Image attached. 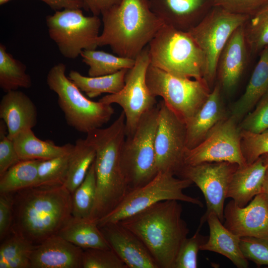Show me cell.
I'll use <instances>...</instances> for the list:
<instances>
[{"instance_id":"16","label":"cell","mask_w":268,"mask_h":268,"mask_svg":"<svg viewBox=\"0 0 268 268\" xmlns=\"http://www.w3.org/2000/svg\"><path fill=\"white\" fill-rule=\"evenodd\" d=\"M223 225L241 237L268 238V196L256 195L244 207L229 201L224 209Z\"/></svg>"},{"instance_id":"37","label":"cell","mask_w":268,"mask_h":268,"mask_svg":"<svg viewBox=\"0 0 268 268\" xmlns=\"http://www.w3.org/2000/svg\"><path fill=\"white\" fill-rule=\"evenodd\" d=\"M241 147L247 164L268 154V129L255 133L241 130Z\"/></svg>"},{"instance_id":"27","label":"cell","mask_w":268,"mask_h":268,"mask_svg":"<svg viewBox=\"0 0 268 268\" xmlns=\"http://www.w3.org/2000/svg\"><path fill=\"white\" fill-rule=\"evenodd\" d=\"M58 234L82 249H111L97 222L89 218L72 215Z\"/></svg>"},{"instance_id":"21","label":"cell","mask_w":268,"mask_h":268,"mask_svg":"<svg viewBox=\"0 0 268 268\" xmlns=\"http://www.w3.org/2000/svg\"><path fill=\"white\" fill-rule=\"evenodd\" d=\"M37 110L32 100L24 92L16 90L5 92L0 102V118L12 139L22 131L32 129L37 123Z\"/></svg>"},{"instance_id":"50","label":"cell","mask_w":268,"mask_h":268,"mask_svg":"<svg viewBox=\"0 0 268 268\" xmlns=\"http://www.w3.org/2000/svg\"><path fill=\"white\" fill-rule=\"evenodd\" d=\"M268 156V154H266Z\"/></svg>"},{"instance_id":"30","label":"cell","mask_w":268,"mask_h":268,"mask_svg":"<svg viewBox=\"0 0 268 268\" xmlns=\"http://www.w3.org/2000/svg\"><path fill=\"white\" fill-rule=\"evenodd\" d=\"M39 160H21L0 176V193L10 194L37 186Z\"/></svg>"},{"instance_id":"47","label":"cell","mask_w":268,"mask_h":268,"mask_svg":"<svg viewBox=\"0 0 268 268\" xmlns=\"http://www.w3.org/2000/svg\"><path fill=\"white\" fill-rule=\"evenodd\" d=\"M262 156L267 164V169L262 185V193H264L268 196V156L265 154Z\"/></svg>"},{"instance_id":"40","label":"cell","mask_w":268,"mask_h":268,"mask_svg":"<svg viewBox=\"0 0 268 268\" xmlns=\"http://www.w3.org/2000/svg\"><path fill=\"white\" fill-rule=\"evenodd\" d=\"M240 247L248 261L253 262L258 267L268 266V238L241 237Z\"/></svg>"},{"instance_id":"6","label":"cell","mask_w":268,"mask_h":268,"mask_svg":"<svg viewBox=\"0 0 268 268\" xmlns=\"http://www.w3.org/2000/svg\"><path fill=\"white\" fill-rule=\"evenodd\" d=\"M66 66L58 63L49 70L46 82L58 96V104L69 126L86 134L107 124L114 114L112 105L87 98L66 75Z\"/></svg>"},{"instance_id":"35","label":"cell","mask_w":268,"mask_h":268,"mask_svg":"<svg viewBox=\"0 0 268 268\" xmlns=\"http://www.w3.org/2000/svg\"><path fill=\"white\" fill-rule=\"evenodd\" d=\"M96 194V179L93 162L84 179L72 194V215L90 218Z\"/></svg>"},{"instance_id":"20","label":"cell","mask_w":268,"mask_h":268,"mask_svg":"<svg viewBox=\"0 0 268 268\" xmlns=\"http://www.w3.org/2000/svg\"><path fill=\"white\" fill-rule=\"evenodd\" d=\"M244 24L231 35L218 60L216 77L226 90H230L237 84L251 55L245 36Z\"/></svg>"},{"instance_id":"29","label":"cell","mask_w":268,"mask_h":268,"mask_svg":"<svg viewBox=\"0 0 268 268\" xmlns=\"http://www.w3.org/2000/svg\"><path fill=\"white\" fill-rule=\"evenodd\" d=\"M95 156L94 148L86 139L76 140L69 156L67 176L64 184L71 194L84 179Z\"/></svg>"},{"instance_id":"39","label":"cell","mask_w":268,"mask_h":268,"mask_svg":"<svg viewBox=\"0 0 268 268\" xmlns=\"http://www.w3.org/2000/svg\"><path fill=\"white\" fill-rule=\"evenodd\" d=\"M200 230L198 228L193 236L185 240L178 252L174 268L198 267V252L208 238V236H204L200 233Z\"/></svg>"},{"instance_id":"49","label":"cell","mask_w":268,"mask_h":268,"mask_svg":"<svg viewBox=\"0 0 268 268\" xmlns=\"http://www.w3.org/2000/svg\"><path fill=\"white\" fill-rule=\"evenodd\" d=\"M144 0V1H145L146 2H148V0Z\"/></svg>"},{"instance_id":"17","label":"cell","mask_w":268,"mask_h":268,"mask_svg":"<svg viewBox=\"0 0 268 268\" xmlns=\"http://www.w3.org/2000/svg\"><path fill=\"white\" fill-rule=\"evenodd\" d=\"M99 228L111 248L128 268H159L143 243L120 222Z\"/></svg>"},{"instance_id":"34","label":"cell","mask_w":268,"mask_h":268,"mask_svg":"<svg viewBox=\"0 0 268 268\" xmlns=\"http://www.w3.org/2000/svg\"><path fill=\"white\" fill-rule=\"evenodd\" d=\"M244 28L251 55L260 53L268 45V3L249 17Z\"/></svg>"},{"instance_id":"9","label":"cell","mask_w":268,"mask_h":268,"mask_svg":"<svg viewBox=\"0 0 268 268\" xmlns=\"http://www.w3.org/2000/svg\"><path fill=\"white\" fill-rule=\"evenodd\" d=\"M193 183L189 179L177 178L170 173L158 172L144 185L130 190L113 211L97 222L98 225L100 227L106 224L120 222L163 201L176 200L202 207L203 204L199 199L183 192Z\"/></svg>"},{"instance_id":"8","label":"cell","mask_w":268,"mask_h":268,"mask_svg":"<svg viewBox=\"0 0 268 268\" xmlns=\"http://www.w3.org/2000/svg\"><path fill=\"white\" fill-rule=\"evenodd\" d=\"M146 81L151 93L162 98L167 106L186 124L202 106L211 91L203 79L175 75L151 65Z\"/></svg>"},{"instance_id":"31","label":"cell","mask_w":268,"mask_h":268,"mask_svg":"<svg viewBox=\"0 0 268 268\" xmlns=\"http://www.w3.org/2000/svg\"><path fill=\"white\" fill-rule=\"evenodd\" d=\"M32 85L30 76L26 72V66L14 58L0 44V87L5 92L29 88Z\"/></svg>"},{"instance_id":"42","label":"cell","mask_w":268,"mask_h":268,"mask_svg":"<svg viewBox=\"0 0 268 268\" xmlns=\"http://www.w3.org/2000/svg\"><path fill=\"white\" fill-rule=\"evenodd\" d=\"M213 6L229 12L251 16L268 3V0H212Z\"/></svg>"},{"instance_id":"15","label":"cell","mask_w":268,"mask_h":268,"mask_svg":"<svg viewBox=\"0 0 268 268\" xmlns=\"http://www.w3.org/2000/svg\"><path fill=\"white\" fill-rule=\"evenodd\" d=\"M158 105V125L155 136L157 169L158 172H168L175 176L185 165L186 125L163 100Z\"/></svg>"},{"instance_id":"44","label":"cell","mask_w":268,"mask_h":268,"mask_svg":"<svg viewBox=\"0 0 268 268\" xmlns=\"http://www.w3.org/2000/svg\"><path fill=\"white\" fill-rule=\"evenodd\" d=\"M13 221L12 193H0V240L10 233Z\"/></svg>"},{"instance_id":"23","label":"cell","mask_w":268,"mask_h":268,"mask_svg":"<svg viewBox=\"0 0 268 268\" xmlns=\"http://www.w3.org/2000/svg\"><path fill=\"white\" fill-rule=\"evenodd\" d=\"M267 164L262 156L257 160L243 166H238L234 172L229 185L227 198H231L240 207H244L262 189Z\"/></svg>"},{"instance_id":"41","label":"cell","mask_w":268,"mask_h":268,"mask_svg":"<svg viewBox=\"0 0 268 268\" xmlns=\"http://www.w3.org/2000/svg\"><path fill=\"white\" fill-rule=\"evenodd\" d=\"M256 105L239 126L241 130L259 133L268 129V91Z\"/></svg>"},{"instance_id":"22","label":"cell","mask_w":268,"mask_h":268,"mask_svg":"<svg viewBox=\"0 0 268 268\" xmlns=\"http://www.w3.org/2000/svg\"><path fill=\"white\" fill-rule=\"evenodd\" d=\"M226 118L221 97L220 85L217 83L199 110L186 124L187 149L198 145Z\"/></svg>"},{"instance_id":"32","label":"cell","mask_w":268,"mask_h":268,"mask_svg":"<svg viewBox=\"0 0 268 268\" xmlns=\"http://www.w3.org/2000/svg\"><path fill=\"white\" fill-rule=\"evenodd\" d=\"M80 56L83 62L89 67L88 76L92 77L111 74L123 69H130L135 63L134 59L96 49L84 50Z\"/></svg>"},{"instance_id":"11","label":"cell","mask_w":268,"mask_h":268,"mask_svg":"<svg viewBox=\"0 0 268 268\" xmlns=\"http://www.w3.org/2000/svg\"><path fill=\"white\" fill-rule=\"evenodd\" d=\"M249 17L213 6L197 25L188 31L204 55L203 79L210 89L216 78L220 53L232 33Z\"/></svg>"},{"instance_id":"4","label":"cell","mask_w":268,"mask_h":268,"mask_svg":"<svg viewBox=\"0 0 268 268\" xmlns=\"http://www.w3.org/2000/svg\"><path fill=\"white\" fill-rule=\"evenodd\" d=\"M101 15L97 46H109L116 55L134 60L164 24L143 0H122Z\"/></svg>"},{"instance_id":"7","label":"cell","mask_w":268,"mask_h":268,"mask_svg":"<svg viewBox=\"0 0 268 268\" xmlns=\"http://www.w3.org/2000/svg\"><path fill=\"white\" fill-rule=\"evenodd\" d=\"M158 112L157 104L143 115L134 132L124 142L121 163L130 191L144 185L158 173L155 149Z\"/></svg>"},{"instance_id":"13","label":"cell","mask_w":268,"mask_h":268,"mask_svg":"<svg viewBox=\"0 0 268 268\" xmlns=\"http://www.w3.org/2000/svg\"><path fill=\"white\" fill-rule=\"evenodd\" d=\"M238 166L226 161L204 162L184 165L178 172L177 175L191 180L204 196L206 210L201 218L198 228L201 229L210 213L215 214L224 222L225 200L232 176Z\"/></svg>"},{"instance_id":"2","label":"cell","mask_w":268,"mask_h":268,"mask_svg":"<svg viewBox=\"0 0 268 268\" xmlns=\"http://www.w3.org/2000/svg\"><path fill=\"white\" fill-rule=\"evenodd\" d=\"M126 137L123 111L109 127L87 134L85 139L96 152L94 164L96 194L90 218L97 222L113 211L130 191L121 163Z\"/></svg>"},{"instance_id":"19","label":"cell","mask_w":268,"mask_h":268,"mask_svg":"<svg viewBox=\"0 0 268 268\" xmlns=\"http://www.w3.org/2000/svg\"><path fill=\"white\" fill-rule=\"evenodd\" d=\"M83 249L58 234L35 246L30 268H82Z\"/></svg>"},{"instance_id":"5","label":"cell","mask_w":268,"mask_h":268,"mask_svg":"<svg viewBox=\"0 0 268 268\" xmlns=\"http://www.w3.org/2000/svg\"><path fill=\"white\" fill-rule=\"evenodd\" d=\"M147 46L150 65L175 75L203 79L204 55L188 31L164 24Z\"/></svg>"},{"instance_id":"48","label":"cell","mask_w":268,"mask_h":268,"mask_svg":"<svg viewBox=\"0 0 268 268\" xmlns=\"http://www.w3.org/2000/svg\"><path fill=\"white\" fill-rule=\"evenodd\" d=\"M10 0H0V4L2 5L8 2Z\"/></svg>"},{"instance_id":"1","label":"cell","mask_w":268,"mask_h":268,"mask_svg":"<svg viewBox=\"0 0 268 268\" xmlns=\"http://www.w3.org/2000/svg\"><path fill=\"white\" fill-rule=\"evenodd\" d=\"M12 195L10 233L34 245L58 234L72 216V194L64 185L36 186Z\"/></svg>"},{"instance_id":"25","label":"cell","mask_w":268,"mask_h":268,"mask_svg":"<svg viewBox=\"0 0 268 268\" xmlns=\"http://www.w3.org/2000/svg\"><path fill=\"white\" fill-rule=\"evenodd\" d=\"M260 54L244 93L233 107L231 116L237 122L246 116L268 91V45Z\"/></svg>"},{"instance_id":"46","label":"cell","mask_w":268,"mask_h":268,"mask_svg":"<svg viewBox=\"0 0 268 268\" xmlns=\"http://www.w3.org/2000/svg\"><path fill=\"white\" fill-rule=\"evenodd\" d=\"M56 11L65 9L84 8L82 0H39Z\"/></svg>"},{"instance_id":"14","label":"cell","mask_w":268,"mask_h":268,"mask_svg":"<svg viewBox=\"0 0 268 268\" xmlns=\"http://www.w3.org/2000/svg\"><path fill=\"white\" fill-rule=\"evenodd\" d=\"M241 130L231 116L216 125L206 137L195 147L186 149L185 165L226 161L239 166L247 164L241 147Z\"/></svg>"},{"instance_id":"3","label":"cell","mask_w":268,"mask_h":268,"mask_svg":"<svg viewBox=\"0 0 268 268\" xmlns=\"http://www.w3.org/2000/svg\"><path fill=\"white\" fill-rule=\"evenodd\" d=\"M179 201L158 202L120 222L143 243L159 268H174L189 229Z\"/></svg>"},{"instance_id":"26","label":"cell","mask_w":268,"mask_h":268,"mask_svg":"<svg viewBox=\"0 0 268 268\" xmlns=\"http://www.w3.org/2000/svg\"><path fill=\"white\" fill-rule=\"evenodd\" d=\"M12 140L21 160L54 158L70 153L74 147L71 143L60 146L51 140H41L35 135L32 129L21 132Z\"/></svg>"},{"instance_id":"43","label":"cell","mask_w":268,"mask_h":268,"mask_svg":"<svg viewBox=\"0 0 268 268\" xmlns=\"http://www.w3.org/2000/svg\"><path fill=\"white\" fill-rule=\"evenodd\" d=\"M3 121L0 122V176L21 161Z\"/></svg>"},{"instance_id":"24","label":"cell","mask_w":268,"mask_h":268,"mask_svg":"<svg viewBox=\"0 0 268 268\" xmlns=\"http://www.w3.org/2000/svg\"><path fill=\"white\" fill-rule=\"evenodd\" d=\"M206 221L209 226V235L200 250L222 255L238 268H248V260L243 255L240 247V237L227 229L213 213L208 214Z\"/></svg>"},{"instance_id":"45","label":"cell","mask_w":268,"mask_h":268,"mask_svg":"<svg viewBox=\"0 0 268 268\" xmlns=\"http://www.w3.org/2000/svg\"><path fill=\"white\" fill-rule=\"evenodd\" d=\"M122 0H82L84 8L93 15L99 16L112 7L120 3Z\"/></svg>"},{"instance_id":"33","label":"cell","mask_w":268,"mask_h":268,"mask_svg":"<svg viewBox=\"0 0 268 268\" xmlns=\"http://www.w3.org/2000/svg\"><path fill=\"white\" fill-rule=\"evenodd\" d=\"M1 241L0 268H30L35 246L25 238L10 233Z\"/></svg>"},{"instance_id":"36","label":"cell","mask_w":268,"mask_h":268,"mask_svg":"<svg viewBox=\"0 0 268 268\" xmlns=\"http://www.w3.org/2000/svg\"><path fill=\"white\" fill-rule=\"evenodd\" d=\"M70 153L48 160H39L37 186L64 185Z\"/></svg>"},{"instance_id":"12","label":"cell","mask_w":268,"mask_h":268,"mask_svg":"<svg viewBox=\"0 0 268 268\" xmlns=\"http://www.w3.org/2000/svg\"><path fill=\"white\" fill-rule=\"evenodd\" d=\"M150 64L147 46L129 69L123 88L118 93L107 94L99 101L112 105L117 104L125 116L126 136L135 130L143 115L157 105L156 97L150 92L146 81L147 69Z\"/></svg>"},{"instance_id":"38","label":"cell","mask_w":268,"mask_h":268,"mask_svg":"<svg viewBox=\"0 0 268 268\" xmlns=\"http://www.w3.org/2000/svg\"><path fill=\"white\" fill-rule=\"evenodd\" d=\"M82 268H128L112 249H83Z\"/></svg>"},{"instance_id":"28","label":"cell","mask_w":268,"mask_h":268,"mask_svg":"<svg viewBox=\"0 0 268 268\" xmlns=\"http://www.w3.org/2000/svg\"><path fill=\"white\" fill-rule=\"evenodd\" d=\"M129 69L116 73L98 76H86L78 71L71 70L68 77L75 85L90 98H95L103 93L115 94L124 86L125 76Z\"/></svg>"},{"instance_id":"18","label":"cell","mask_w":268,"mask_h":268,"mask_svg":"<svg viewBox=\"0 0 268 268\" xmlns=\"http://www.w3.org/2000/svg\"><path fill=\"white\" fill-rule=\"evenodd\" d=\"M150 9L164 23L189 31L213 7L212 0H148Z\"/></svg>"},{"instance_id":"10","label":"cell","mask_w":268,"mask_h":268,"mask_svg":"<svg viewBox=\"0 0 268 268\" xmlns=\"http://www.w3.org/2000/svg\"><path fill=\"white\" fill-rule=\"evenodd\" d=\"M46 22L50 38L66 58L76 59L83 51L98 47V16H85L81 8L65 9L48 15Z\"/></svg>"}]
</instances>
